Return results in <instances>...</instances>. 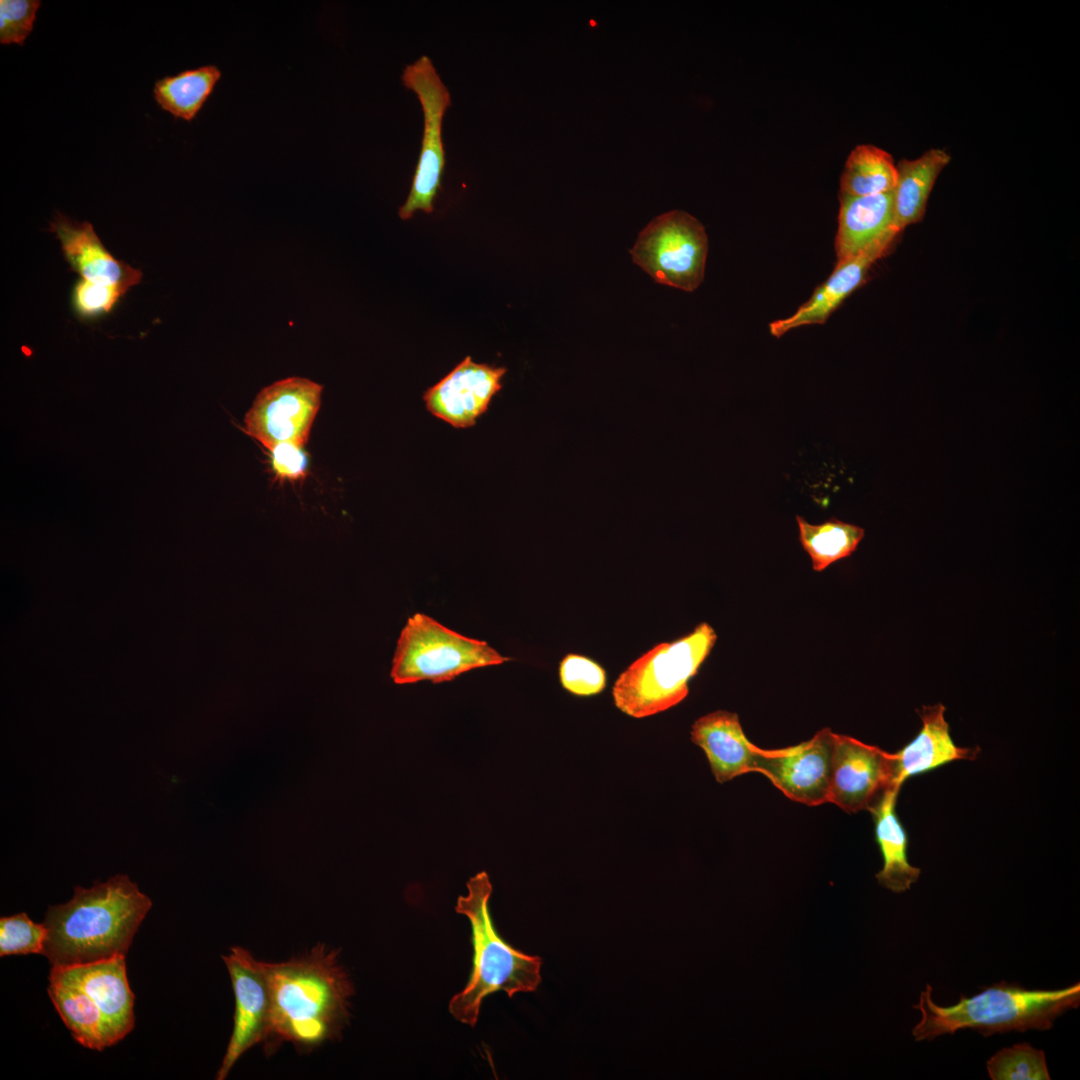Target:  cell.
<instances>
[{
  "instance_id": "8992f818",
  "label": "cell",
  "mask_w": 1080,
  "mask_h": 1080,
  "mask_svg": "<svg viewBox=\"0 0 1080 1080\" xmlns=\"http://www.w3.org/2000/svg\"><path fill=\"white\" fill-rule=\"evenodd\" d=\"M510 660L487 642L463 636L416 613L408 618L398 638L391 677L396 684L441 683L469 670Z\"/></svg>"
},
{
  "instance_id": "cb8c5ba5",
  "label": "cell",
  "mask_w": 1080,
  "mask_h": 1080,
  "mask_svg": "<svg viewBox=\"0 0 1080 1080\" xmlns=\"http://www.w3.org/2000/svg\"><path fill=\"white\" fill-rule=\"evenodd\" d=\"M897 182V166L885 150L870 144L856 146L849 154L840 181V195L870 196L891 192Z\"/></svg>"
},
{
  "instance_id": "4dcf8cb0",
  "label": "cell",
  "mask_w": 1080,
  "mask_h": 1080,
  "mask_svg": "<svg viewBox=\"0 0 1080 1080\" xmlns=\"http://www.w3.org/2000/svg\"><path fill=\"white\" fill-rule=\"evenodd\" d=\"M271 452L272 466L280 477L298 478L302 476L307 467V457L302 447L290 443H282L274 447Z\"/></svg>"
},
{
  "instance_id": "603a6c76",
  "label": "cell",
  "mask_w": 1080,
  "mask_h": 1080,
  "mask_svg": "<svg viewBox=\"0 0 1080 1080\" xmlns=\"http://www.w3.org/2000/svg\"><path fill=\"white\" fill-rule=\"evenodd\" d=\"M221 78L215 65L184 70L173 76L158 79L153 97L159 107L175 118L191 121L195 118Z\"/></svg>"
},
{
  "instance_id": "5bb4252c",
  "label": "cell",
  "mask_w": 1080,
  "mask_h": 1080,
  "mask_svg": "<svg viewBox=\"0 0 1080 1080\" xmlns=\"http://www.w3.org/2000/svg\"><path fill=\"white\" fill-rule=\"evenodd\" d=\"M839 200L837 260L872 251L885 254L901 232L896 224L893 191L870 196L840 195Z\"/></svg>"
},
{
  "instance_id": "52a82bcc",
  "label": "cell",
  "mask_w": 1080,
  "mask_h": 1080,
  "mask_svg": "<svg viewBox=\"0 0 1080 1080\" xmlns=\"http://www.w3.org/2000/svg\"><path fill=\"white\" fill-rule=\"evenodd\" d=\"M707 251L703 225L692 215L674 210L653 219L630 252L656 282L690 292L704 278Z\"/></svg>"
},
{
  "instance_id": "d4e9b609",
  "label": "cell",
  "mask_w": 1080,
  "mask_h": 1080,
  "mask_svg": "<svg viewBox=\"0 0 1080 1080\" xmlns=\"http://www.w3.org/2000/svg\"><path fill=\"white\" fill-rule=\"evenodd\" d=\"M796 521L800 543L818 572L849 557L864 537L861 527L836 518L814 525L797 515Z\"/></svg>"
},
{
  "instance_id": "e0dca14e",
  "label": "cell",
  "mask_w": 1080,
  "mask_h": 1080,
  "mask_svg": "<svg viewBox=\"0 0 1080 1080\" xmlns=\"http://www.w3.org/2000/svg\"><path fill=\"white\" fill-rule=\"evenodd\" d=\"M690 734L692 742L704 750L719 783L756 772L760 748L748 740L736 713L706 714L693 723Z\"/></svg>"
},
{
  "instance_id": "5b68a950",
  "label": "cell",
  "mask_w": 1080,
  "mask_h": 1080,
  "mask_svg": "<svg viewBox=\"0 0 1080 1080\" xmlns=\"http://www.w3.org/2000/svg\"><path fill=\"white\" fill-rule=\"evenodd\" d=\"M716 640L714 629L708 623H701L679 639L654 646L615 681L612 689L615 706L628 716L644 718L677 705L688 695L690 679Z\"/></svg>"
},
{
  "instance_id": "f546056e",
  "label": "cell",
  "mask_w": 1080,
  "mask_h": 1080,
  "mask_svg": "<svg viewBox=\"0 0 1080 1080\" xmlns=\"http://www.w3.org/2000/svg\"><path fill=\"white\" fill-rule=\"evenodd\" d=\"M125 286H106L79 280L72 292V305L80 318L91 319L110 312L126 294Z\"/></svg>"
},
{
  "instance_id": "ac0fdd59",
  "label": "cell",
  "mask_w": 1080,
  "mask_h": 1080,
  "mask_svg": "<svg viewBox=\"0 0 1080 1080\" xmlns=\"http://www.w3.org/2000/svg\"><path fill=\"white\" fill-rule=\"evenodd\" d=\"M922 727L915 738L894 754V782L898 786L910 777L935 770L956 760H975L976 747H959L953 741L942 704L917 710Z\"/></svg>"
},
{
  "instance_id": "3957f363",
  "label": "cell",
  "mask_w": 1080,
  "mask_h": 1080,
  "mask_svg": "<svg viewBox=\"0 0 1080 1080\" xmlns=\"http://www.w3.org/2000/svg\"><path fill=\"white\" fill-rule=\"evenodd\" d=\"M933 988L926 984L913 1005L921 1018L912 1029L916 1041L933 1040L945 1034L971 1029L983 1036L1010 1031L1048 1030L1054 1021L1080 1003V983L1057 990H1029L1001 981L970 997L961 995L950 1006L932 999Z\"/></svg>"
},
{
  "instance_id": "9a60e30c",
  "label": "cell",
  "mask_w": 1080,
  "mask_h": 1080,
  "mask_svg": "<svg viewBox=\"0 0 1080 1080\" xmlns=\"http://www.w3.org/2000/svg\"><path fill=\"white\" fill-rule=\"evenodd\" d=\"M56 967L81 988L90 1005L106 1021L116 1042L133 1029L134 994L127 979L125 956Z\"/></svg>"
},
{
  "instance_id": "484cf974",
  "label": "cell",
  "mask_w": 1080,
  "mask_h": 1080,
  "mask_svg": "<svg viewBox=\"0 0 1080 1080\" xmlns=\"http://www.w3.org/2000/svg\"><path fill=\"white\" fill-rule=\"evenodd\" d=\"M987 1071L993 1080L1050 1079L1044 1051L1029 1043L999 1050L987 1061Z\"/></svg>"
},
{
  "instance_id": "4316f807",
  "label": "cell",
  "mask_w": 1080,
  "mask_h": 1080,
  "mask_svg": "<svg viewBox=\"0 0 1080 1080\" xmlns=\"http://www.w3.org/2000/svg\"><path fill=\"white\" fill-rule=\"evenodd\" d=\"M47 936L45 925L34 923L26 913L0 919V956L42 954Z\"/></svg>"
},
{
  "instance_id": "2e32d148",
  "label": "cell",
  "mask_w": 1080,
  "mask_h": 1080,
  "mask_svg": "<svg viewBox=\"0 0 1080 1080\" xmlns=\"http://www.w3.org/2000/svg\"><path fill=\"white\" fill-rule=\"evenodd\" d=\"M50 231L60 241L61 249L71 269L83 280L106 286L131 288L142 278V272L117 260L102 244L89 222L77 223L57 213Z\"/></svg>"
},
{
  "instance_id": "30bf717a",
  "label": "cell",
  "mask_w": 1080,
  "mask_h": 1080,
  "mask_svg": "<svg viewBox=\"0 0 1080 1080\" xmlns=\"http://www.w3.org/2000/svg\"><path fill=\"white\" fill-rule=\"evenodd\" d=\"M222 959L235 997L234 1026L216 1079L227 1077L233 1065L250 1048L265 1042L269 1033L271 1000L264 962L236 946Z\"/></svg>"
},
{
  "instance_id": "44dd1931",
  "label": "cell",
  "mask_w": 1080,
  "mask_h": 1080,
  "mask_svg": "<svg viewBox=\"0 0 1080 1080\" xmlns=\"http://www.w3.org/2000/svg\"><path fill=\"white\" fill-rule=\"evenodd\" d=\"M47 991L64 1024L79 1044L98 1051L116 1044L105 1020L91 1007L80 987L59 967L52 966Z\"/></svg>"
},
{
  "instance_id": "7402d4cb",
  "label": "cell",
  "mask_w": 1080,
  "mask_h": 1080,
  "mask_svg": "<svg viewBox=\"0 0 1080 1080\" xmlns=\"http://www.w3.org/2000/svg\"><path fill=\"white\" fill-rule=\"evenodd\" d=\"M950 160L946 150L931 148L916 159H902L896 165L897 182L893 195L900 231L923 219L935 181Z\"/></svg>"
},
{
  "instance_id": "8fae6325",
  "label": "cell",
  "mask_w": 1080,
  "mask_h": 1080,
  "mask_svg": "<svg viewBox=\"0 0 1080 1080\" xmlns=\"http://www.w3.org/2000/svg\"><path fill=\"white\" fill-rule=\"evenodd\" d=\"M834 742L835 733L824 728L794 746L760 748L756 772L796 802L809 806L829 802Z\"/></svg>"
},
{
  "instance_id": "4fadbf2b",
  "label": "cell",
  "mask_w": 1080,
  "mask_h": 1080,
  "mask_svg": "<svg viewBox=\"0 0 1080 1080\" xmlns=\"http://www.w3.org/2000/svg\"><path fill=\"white\" fill-rule=\"evenodd\" d=\"M506 371L505 367L476 363L467 356L425 391L426 408L455 428L471 427L502 389Z\"/></svg>"
},
{
  "instance_id": "d6986e66",
  "label": "cell",
  "mask_w": 1080,
  "mask_h": 1080,
  "mask_svg": "<svg viewBox=\"0 0 1080 1080\" xmlns=\"http://www.w3.org/2000/svg\"><path fill=\"white\" fill-rule=\"evenodd\" d=\"M884 255L872 251L838 261L829 278L793 315L769 325L771 335L778 338L800 326L825 323L837 307L865 282L871 266Z\"/></svg>"
},
{
  "instance_id": "277c9868",
  "label": "cell",
  "mask_w": 1080,
  "mask_h": 1080,
  "mask_svg": "<svg viewBox=\"0 0 1080 1080\" xmlns=\"http://www.w3.org/2000/svg\"><path fill=\"white\" fill-rule=\"evenodd\" d=\"M467 889V895L458 897L455 910L471 924L473 968L465 988L450 1000L449 1011L456 1020L474 1027L481 1003L491 993L504 991L513 997L535 991L541 982L542 960L514 949L498 935L489 911L493 888L486 872L471 877Z\"/></svg>"
},
{
  "instance_id": "7c38bea8",
  "label": "cell",
  "mask_w": 1080,
  "mask_h": 1080,
  "mask_svg": "<svg viewBox=\"0 0 1080 1080\" xmlns=\"http://www.w3.org/2000/svg\"><path fill=\"white\" fill-rule=\"evenodd\" d=\"M892 786L900 787L893 753L835 733L829 802L849 813L869 810Z\"/></svg>"
},
{
  "instance_id": "ffe728a7",
  "label": "cell",
  "mask_w": 1080,
  "mask_h": 1080,
  "mask_svg": "<svg viewBox=\"0 0 1080 1080\" xmlns=\"http://www.w3.org/2000/svg\"><path fill=\"white\" fill-rule=\"evenodd\" d=\"M899 791L897 786L888 788L868 810L873 815L875 838L883 858V867L875 877L881 886L895 893L909 890L921 873L908 861V835L895 811Z\"/></svg>"
},
{
  "instance_id": "83f0119b",
  "label": "cell",
  "mask_w": 1080,
  "mask_h": 1080,
  "mask_svg": "<svg viewBox=\"0 0 1080 1080\" xmlns=\"http://www.w3.org/2000/svg\"><path fill=\"white\" fill-rule=\"evenodd\" d=\"M559 678L562 687L577 696H592L606 686V672L587 656L568 654L560 662Z\"/></svg>"
},
{
  "instance_id": "7a4b0ae2",
  "label": "cell",
  "mask_w": 1080,
  "mask_h": 1080,
  "mask_svg": "<svg viewBox=\"0 0 1080 1080\" xmlns=\"http://www.w3.org/2000/svg\"><path fill=\"white\" fill-rule=\"evenodd\" d=\"M151 906L150 898L127 875L91 888L77 886L71 900L47 910L42 955L52 966L125 956Z\"/></svg>"
},
{
  "instance_id": "6da1fadb",
  "label": "cell",
  "mask_w": 1080,
  "mask_h": 1080,
  "mask_svg": "<svg viewBox=\"0 0 1080 1080\" xmlns=\"http://www.w3.org/2000/svg\"><path fill=\"white\" fill-rule=\"evenodd\" d=\"M264 968L271 1000L267 1052L283 1042L311 1050L341 1036L354 990L337 950L319 944L284 962H264Z\"/></svg>"
},
{
  "instance_id": "ba28073f",
  "label": "cell",
  "mask_w": 1080,
  "mask_h": 1080,
  "mask_svg": "<svg viewBox=\"0 0 1080 1080\" xmlns=\"http://www.w3.org/2000/svg\"><path fill=\"white\" fill-rule=\"evenodd\" d=\"M401 79L404 86L418 96L424 115L422 145L410 193L398 212L401 219L408 220L417 210L432 213L434 199L441 190L445 166L442 120L451 105V97L431 59L426 55L407 65Z\"/></svg>"
},
{
  "instance_id": "f1b7e54d",
  "label": "cell",
  "mask_w": 1080,
  "mask_h": 1080,
  "mask_svg": "<svg viewBox=\"0 0 1080 1080\" xmlns=\"http://www.w3.org/2000/svg\"><path fill=\"white\" fill-rule=\"evenodd\" d=\"M39 0L0 1V43L24 45L34 27Z\"/></svg>"
},
{
  "instance_id": "9c48e42d",
  "label": "cell",
  "mask_w": 1080,
  "mask_h": 1080,
  "mask_svg": "<svg viewBox=\"0 0 1080 1080\" xmlns=\"http://www.w3.org/2000/svg\"><path fill=\"white\" fill-rule=\"evenodd\" d=\"M323 386L289 377L263 388L245 416V431L269 451L279 444L303 447L321 404Z\"/></svg>"
}]
</instances>
